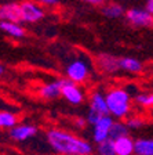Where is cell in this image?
Segmentation results:
<instances>
[{"mask_svg":"<svg viewBox=\"0 0 153 155\" xmlns=\"http://www.w3.org/2000/svg\"><path fill=\"white\" fill-rule=\"evenodd\" d=\"M46 137L53 151L59 155H93L94 148L91 143L64 129H48Z\"/></svg>","mask_w":153,"mask_h":155,"instance_id":"6da1fadb","label":"cell"},{"mask_svg":"<svg viewBox=\"0 0 153 155\" xmlns=\"http://www.w3.org/2000/svg\"><path fill=\"white\" fill-rule=\"evenodd\" d=\"M109 114L112 118L123 119L127 118L131 112V94L124 89L113 87L105 94Z\"/></svg>","mask_w":153,"mask_h":155,"instance_id":"7a4b0ae2","label":"cell"},{"mask_svg":"<svg viewBox=\"0 0 153 155\" xmlns=\"http://www.w3.org/2000/svg\"><path fill=\"white\" fill-rule=\"evenodd\" d=\"M66 79L73 83H83L90 76V64L84 58H76L66 65Z\"/></svg>","mask_w":153,"mask_h":155,"instance_id":"3957f363","label":"cell"},{"mask_svg":"<svg viewBox=\"0 0 153 155\" xmlns=\"http://www.w3.org/2000/svg\"><path fill=\"white\" fill-rule=\"evenodd\" d=\"M115 122L116 120L110 115H102L101 119L93 126V140L94 143H97V145L109 140V133H110V129L113 127Z\"/></svg>","mask_w":153,"mask_h":155,"instance_id":"277c9868","label":"cell"},{"mask_svg":"<svg viewBox=\"0 0 153 155\" xmlns=\"http://www.w3.org/2000/svg\"><path fill=\"white\" fill-rule=\"evenodd\" d=\"M126 19L138 28L153 26V15L146 8H130L126 11Z\"/></svg>","mask_w":153,"mask_h":155,"instance_id":"5b68a950","label":"cell"},{"mask_svg":"<svg viewBox=\"0 0 153 155\" xmlns=\"http://www.w3.org/2000/svg\"><path fill=\"white\" fill-rule=\"evenodd\" d=\"M21 15H22V22L35 24L44 18V10L35 2L25 0L21 3Z\"/></svg>","mask_w":153,"mask_h":155,"instance_id":"8992f818","label":"cell"},{"mask_svg":"<svg viewBox=\"0 0 153 155\" xmlns=\"http://www.w3.org/2000/svg\"><path fill=\"white\" fill-rule=\"evenodd\" d=\"M61 96L64 97L68 103L73 104V105H79L84 101V91L76 83L70 82L69 79H66V82H65Z\"/></svg>","mask_w":153,"mask_h":155,"instance_id":"52a82bcc","label":"cell"},{"mask_svg":"<svg viewBox=\"0 0 153 155\" xmlns=\"http://www.w3.org/2000/svg\"><path fill=\"white\" fill-rule=\"evenodd\" d=\"M0 21L19 24L22 22L21 4L19 3H4L0 4Z\"/></svg>","mask_w":153,"mask_h":155,"instance_id":"ba28073f","label":"cell"},{"mask_svg":"<svg viewBox=\"0 0 153 155\" xmlns=\"http://www.w3.org/2000/svg\"><path fill=\"white\" fill-rule=\"evenodd\" d=\"M97 67L105 74H116L120 69V62L119 58H116L115 55L106 54V53H101L97 55L95 58Z\"/></svg>","mask_w":153,"mask_h":155,"instance_id":"9c48e42d","label":"cell"},{"mask_svg":"<svg viewBox=\"0 0 153 155\" xmlns=\"http://www.w3.org/2000/svg\"><path fill=\"white\" fill-rule=\"evenodd\" d=\"M37 127L35 125H17L11 130H8L10 139L17 143L25 141L28 139H32L33 136L37 134Z\"/></svg>","mask_w":153,"mask_h":155,"instance_id":"30bf717a","label":"cell"},{"mask_svg":"<svg viewBox=\"0 0 153 155\" xmlns=\"http://www.w3.org/2000/svg\"><path fill=\"white\" fill-rule=\"evenodd\" d=\"M66 79H57V81H53L50 83H46L44 86L40 89V96L46 100H53V98H57L61 96L62 93V87H64Z\"/></svg>","mask_w":153,"mask_h":155,"instance_id":"8fae6325","label":"cell"},{"mask_svg":"<svg viewBox=\"0 0 153 155\" xmlns=\"http://www.w3.org/2000/svg\"><path fill=\"white\" fill-rule=\"evenodd\" d=\"M90 110L95 111V112L101 114V115H110L108 104H106L105 94H102L98 90L93 91V94L90 96Z\"/></svg>","mask_w":153,"mask_h":155,"instance_id":"7c38bea8","label":"cell"},{"mask_svg":"<svg viewBox=\"0 0 153 155\" xmlns=\"http://www.w3.org/2000/svg\"><path fill=\"white\" fill-rule=\"evenodd\" d=\"M116 155H134L135 152V140L131 136H126L113 141Z\"/></svg>","mask_w":153,"mask_h":155,"instance_id":"4fadbf2b","label":"cell"},{"mask_svg":"<svg viewBox=\"0 0 153 155\" xmlns=\"http://www.w3.org/2000/svg\"><path fill=\"white\" fill-rule=\"evenodd\" d=\"M0 31H3L6 35L15 39H21L25 36V29L19 24L8 22V21H0Z\"/></svg>","mask_w":153,"mask_h":155,"instance_id":"5bb4252c","label":"cell"},{"mask_svg":"<svg viewBox=\"0 0 153 155\" xmlns=\"http://www.w3.org/2000/svg\"><path fill=\"white\" fill-rule=\"evenodd\" d=\"M119 62H120V69H124L131 74H138L144 69V64L132 57H121L119 58Z\"/></svg>","mask_w":153,"mask_h":155,"instance_id":"9a60e30c","label":"cell"},{"mask_svg":"<svg viewBox=\"0 0 153 155\" xmlns=\"http://www.w3.org/2000/svg\"><path fill=\"white\" fill-rule=\"evenodd\" d=\"M134 155H153V139L152 137H141L135 140Z\"/></svg>","mask_w":153,"mask_h":155,"instance_id":"2e32d148","label":"cell"},{"mask_svg":"<svg viewBox=\"0 0 153 155\" xmlns=\"http://www.w3.org/2000/svg\"><path fill=\"white\" fill-rule=\"evenodd\" d=\"M18 125V116L10 111H0V129H8Z\"/></svg>","mask_w":153,"mask_h":155,"instance_id":"e0dca14e","label":"cell"},{"mask_svg":"<svg viewBox=\"0 0 153 155\" xmlns=\"http://www.w3.org/2000/svg\"><path fill=\"white\" fill-rule=\"evenodd\" d=\"M130 129L128 126L126 125L124 122H120V120H116L113 127L110 129V133H109V140L115 141L117 139H121V137H126V136H130Z\"/></svg>","mask_w":153,"mask_h":155,"instance_id":"ac0fdd59","label":"cell"},{"mask_svg":"<svg viewBox=\"0 0 153 155\" xmlns=\"http://www.w3.org/2000/svg\"><path fill=\"white\" fill-rule=\"evenodd\" d=\"M102 13H104V15L108 17V18H119L123 14H126L123 6H120L119 3H109L108 6H105L102 8Z\"/></svg>","mask_w":153,"mask_h":155,"instance_id":"d6986e66","label":"cell"},{"mask_svg":"<svg viewBox=\"0 0 153 155\" xmlns=\"http://www.w3.org/2000/svg\"><path fill=\"white\" fill-rule=\"evenodd\" d=\"M97 155H116L113 141L112 140H106V141L97 145Z\"/></svg>","mask_w":153,"mask_h":155,"instance_id":"ffe728a7","label":"cell"},{"mask_svg":"<svg viewBox=\"0 0 153 155\" xmlns=\"http://www.w3.org/2000/svg\"><path fill=\"white\" fill-rule=\"evenodd\" d=\"M135 103L142 107H153V93H139L135 96Z\"/></svg>","mask_w":153,"mask_h":155,"instance_id":"44dd1931","label":"cell"},{"mask_svg":"<svg viewBox=\"0 0 153 155\" xmlns=\"http://www.w3.org/2000/svg\"><path fill=\"white\" fill-rule=\"evenodd\" d=\"M126 125H127L128 129H131V130H138L145 125V120L142 119L141 116H128Z\"/></svg>","mask_w":153,"mask_h":155,"instance_id":"7402d4cb","label":"cell"},{"mask_svg":"<svg viewBox=\"0 0 153 155\" xmlns=\"http://www.w3.org/2000/svg\"><path fill=\"white\" fill-rule=\"evenodd\" d=\"M101 114H98V112H95V111H93V110H88V112H87V116H86V119H87V122L90 123V125H95L97 122H98L99 119H101Z\"/></svg>","mask_w":153,"mask_h":155,"instance_id":"603a6c76","label":"cell"},{"mask_svg":"<svg viewBox=\"0 0 153 155\" xmlns=\"http://www.w3.org/2000/svg\"><path fill=\"white\" fill-rule=\"evenodd\" d=\"M87 123L88 122H87L86 118H76V119H75V126H76L77 129H84Z\"/></svg>","mask_w":153,"mask_h":155,"instance_id":"cb8c5ba5","label":"cell"},{"mask_svg":"<svg viewBox=\"0 0 153 155\" xmlns=\"http://www.w3.org/2000/svg\"><path fill=\"white\" fill-rule=\"evenodd\" d=\"M37 3L44 4V6H57L59 0H36Z\"/></svg>","mask_w":153,"mask_h":155,"instance_id":"d4e9b609","label":"cell"},{"mask_svg":"<svg viewBox=\"0 0 153 155\" xmlns=\"http://www.w3.org/2000/svg\"><path fill=\"white\" fill-rule=\"evenodd\" d=\"M81 2H86V3L94 4V6H101L104 3V0H81Z\"/></svg>","mask_w":153,"mask_h":155,"instance_id":"484cf974","label":"cell"},{"mask_svg":"<svg viewBox=\"0 0 153 155\" xmlns=\"http://www.w3.org/2000/svg\"><path fill=\"white\" fill-rule=\"evenodd\" d=\"M145 8H146L148 11H149V13L153 15V0H148V2H146V7H145Z\"/></svg>","mask_w":153,"mask_h":155,"instance_id":"4316f807","label":"cell"},{"mask_svg":"<svg viewBox=\"0 0 153 155\" xmlns=\"http://www.w3.org/2000/svg\"><path fill=\"white\" fill-rule=\"evenodd\" d=\"M4 74H6V68H4V67H3V65L0 64V78L3 76V75H4Z\"/></svg>","mask_w":153,"mask_h":155,"instance_id":"83f0119b","label":"cell"}]
</instances>
